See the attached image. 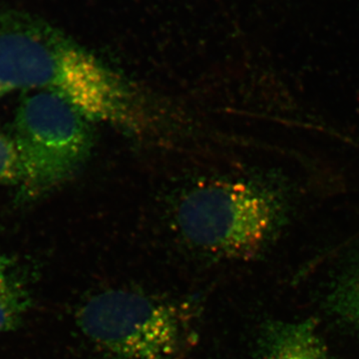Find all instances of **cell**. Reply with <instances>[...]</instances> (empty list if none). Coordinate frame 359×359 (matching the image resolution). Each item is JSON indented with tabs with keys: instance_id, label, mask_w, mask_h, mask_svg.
<instances>
[{
	"instance_id": "obj_1",
	"label": "cell",
	"mask_w": 359,
	"mask_h": 359,
	"mask_svg": "<svg viewBox=\"0 0 359 359\" xmlns=\"http://www.w3.org/2000/svg\"><path fill=\"white\" fill-rule=\"evenodd\" d=\"M0 88L56 94L91 121L140 132L147 114L134 90L39 16L0 6Z\"/></svg>"
},
{
	"instance_id": "obj_2",
	"label": "cell",
	"mask_w": 359,
	"mask_h": 359,
	"mask_svg": "<svg viewBox=\"0 0 359 359\" xmlns=\"http://www.w3.org/2000/svg\"><path fill=\"white\" fill-rule=\"evenodd\" d=\"M289 208L287 196L275 187L215 180L184 194L176 223L194 247L224 259H249L268 244Z\"/></svg>"
},
{
	"instance_id": "obj_3",
	"label": "cell",
	"mask_w": 359,
	"mask_h": 359,
	"mask_svg": "<svg viewBox=\"0 0 359 359\" xmlns=\"http://www.w3.org/2000/svg\"><path fill=\"white\" fill-rule=\"evenodd\" d=\"M77 320L82 332L111 359H182L193 341L191 311L131 290L96 294Z\"/></svg>"
},
{
	"instance_id": "obj_4",
	"label": "cell",
	"mask_w": 359,
	"mask_h": 359,
	"mask_svg": "<svg viewBox=\"0 0 359 359\" xmlns=\"http://www.w3.org/2000/svg\"><path fill=\"white\" fill-rule=\"evenodd\" d=\"M89 123L50 92L33 91L20 101L9 135L20 164L18 200H39L79 171L93 148Z\"/></svg>"
},
{
	"instance_id": "obj_5",
	"label": "cell",
	"mask_w": 359,
	"mask_h": 359,
	"mask_svg": "<svg viewBox=\"0 0 359 359\" xmlns=\"http://www.w3.org/2000/svg\"><path fill=\"white\" fill-rule=\"evenodd\" d=\"M255 359H332L318 321L269 320L257 337Z\"/></svg>"
},
{
	"instance_id": "obj_6",
	"label": "cell",
	"mask_w": 359,
	"mask_h": 359,
	"mask_svg": "<svg viewBox=\"0 0 359 359\" xmlns=\"http://www.w3.org/2000/svg\"><path fill=\"white\" fill-rule=\"evenodd\" d=\"M30 306L27 280L15 262L0 252V334L20 327Z\"/></svg>"
},
{
	"instance_id": "obj_7",
	"label": "cell",
	"mask_w": 359,
	"mask_h": 359,
	"mask_svg": "<svg viewBox=\"0 0 359 359\" xmlns=\"http://www.w3.org/2000/svg\"><path fill=\"white\" fill-rule=\"evenodd\" d=\"M327 304L337 318L359 327V262L337 280Z\"/></svg>"
},
{
	"instance_id": "obj_8",
	"label": "cell",
	"mask_w": 359,
	"mask_h": 359,
	"mask_svg": "<svg viewBox=\"0 0 359 359\" xmlns=\"http://www.w3.org/2000/svg\"><path fill=\"white\" fill-rule=\"evenodd\" d=\"M20 178V159L13 139L0 130V184L18 185Z\"/></svg>"
}]
</instances>
